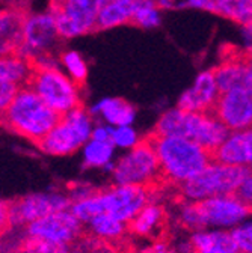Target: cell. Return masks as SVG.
<instances>
[{
    "label": "cell",
    "mask_w": 252,
    "mask_h": 253,
    "mask_svg": "<svg viewBox=\"0 0 252 253\" xmlns=\"http://www.w3.org/2000/svg\"><path fill=\"white\" fill-rule=\"evenodd\" d=\"M141 253H175V252L172 250V247L169 246V243H166L163 240H159V241H155L152 246L147 247Z\"/></svg>",
    "instance_id": "36"
},
{
    "label": "cell",
    "mask_w": 252,
    "mask_h": 253,
    "mask_svg": "<svg viewBox=\"0 0 252 253\" xmlns=\"http://www.w3.org/2000/svg\"><path fill=\"white\" fill-rule=\"evenodd\" d=\"M59 119L60 116L51 110L32 89L21 86L5 113L0 116V125L37 145L47 136Z\"/></svg>",
    "instance_id": "3"
},
{
    "label": "cell",
    "mask_w": 252,
    "mask_h": 253,
    "mask_svg": "<svg viewBox=\"0 0 252 253\" xmlns=\"http://www.w3.org/2000/svg\"><path fill=\"white\" fill-rule=\"evenodd\" d=\"M154 190L142 185H115L104 192H91L71 204L70 211L80 223L99 214H109L124 223L129 221L151 201Z\"/></svg>",
    "instance_id": "1"
},
{
    "label": "cell",
    "mask_w": 252,
    "mask_h": 253,
    "mask_svg": "<svg viewBox=\"0 0 252 253\" xmlns=\"http://www.w3.org/2000/svg\"><path fill=\"white\" fill-rule=\"evenodd\" d=\"M83 223L70 211L51 212L43 218L26 225V237L73 246L83 235Z\"/></svg>",
    "instance_id": "12"
},
{
    "label": "cell",
    "mask_w": 252,
    "mask_h": 253,
    "mask_svg": "<svg viewBox=\"0 0 252 253\" xmlns=\"http://www.w3.org/2000/svg\"><path fill=\"white\" fill-rule=\"evenodd\" d=\"M30 73L24 83L32 89L38 97L59 116L83 107L80 89L57 67H44L37 63H29Z\"/></svg>",
    "instance_id": "5"
},
{
    "label": "cell",
    "mask_w": 252,
    "mask_h": 253,
    "mask_svg": "<svg viewBox=\"0 0 252 253\" xmlns=\"http://www.w3.org/2000/svg\"><path fill=\"white\" fill-rule=\"evenodd\" d=\"M2 250H3V244H2V241H0V253H2Z\"/></svg>",
    "instance_id": "39"
},
{
    "label": "cell",
    "mask_w": 252,
    "mask_h": 253,
    "mask_svg": "<svg viewBox=\"0 0 252 253\" xmlns=\"http://www.w3.org/2000/svg\"><path fill=\"white\" fill-rule=\"evenodd\" d=\"M219 93L233 89H251V50L236 45H224L220 48V63L211 70Z\"/></svg>",
    "instance_id": "11"
},
{
    "label": "cell",
    "mask_w": 252,
    "mask_h": 253,
    "mask_svg": "<svg viewBox=\"0 0 252 253\" xmlns=\"http://www.w3.org/2000/svg\"><path fill=\"white\" fill-rule=\"evenodd\" d=\"M217 97L219 90L216 87L211 70L204 71L197 77L194 86L181 95L178 109L194 113H211Z\"/></svg>",
    "instance_id": "18"
},
{
    "label": "cell",
    "mask_w": 252,
    "mask_h": 253,
    "mask_svg": "<svg viewBox=\"0 0 252 253\" xmlns=\"http://www.w3.org/2000/svg\"><path fill=\"white\" fill-rule=\"evenodd\" d=\"M228 134L230 130L213 113H194L183 110L178 137L200 145L207 152H213Z\"/></svg>",
    "instance_id": "14"
},
{
    "label": "cell",
    "mask_w": 252,
    "mask_h": 253,
    "mask_svg": "<svg viewBox=\"0 0 252 253\" xmlns=\"http://www.w3.org/2000/svg\"><path fill=\"white\" fill-rule=\"evenodd\" d=\"M251 214V207L243 204L234 195L207 198L198 202L181 204L180 223L194 232L204 231L208 226L234 228L243 223Z\"/></svg>",
    "instance_id": "4"
},
{
    "label": "cell",
    "mask_w": 252,
    "mask_h": 253,
    "mask_svg": "<svg viewBox=\"0 0 252 253\" xmlns=\"http://www.w3.org/2000/svg\"><path fill=\"white\" fill-rule=\"evenodd\" d=\"M112 173L116 185H142L154 192L165 185L155 151L147 136L139 139L132 151L113 165Z\"/></svg>",
    "instance_id": "7"
},
{
    "label": "cell",
    "mask_w": 252,
    "mask_h": 253,
    "mask_svg": "<svg viewBox=\"0 0 252 253\" xmlns=\"http://www.w3.org/2000/svg\"><path fill=\"white\" fill-rule=\"evenodd\" d=\"M115 146L110 142L88 140L83 145L85 165L88 168H106L112 162Z\"/></svg>",
    "instance_id": "26"
},
{
    "label": "cell",
    "mask_w": 252,
    "mask_h": 253,
    "mask_svg": "<svg viewBox=\"0 0 252 253\" xmlns=\"http://www.w3.org/2000/svg\"><path fill=\"white\" fill-rule=\"evenodd\" d=\"M211 113L222 122L230 131L249 128L252 121V93L251 89H233L219 97L211 109Z\"/></svg>",
    "instance_id": "15"
},
{
    "label": "cell",
    "mask_w": 252,
    "mask_h": 253,
    "mask_svg": "<svg viewBox=\"0 0 252 253\" xmlns=\"http://www.w3.org/2000/svg\"><path fill=\"white\" fill-rule=\"evenodd\" d=\"M70 250L71 246L68 244L46 241L34 237H26L17 247V253H70Z\"/></svg>",
    "instance_id": "29"
},
{
    "label": "cell",
    "mask_w": 252,
    "mask_h": 253,
    "mask_svg": "<svg viewBox=\"0 0 252 253\" xmlns=\"http://www.w3.org/2000/svg\"><path fill=\"white\" fill-rule=\"evenodd\" d=\"M234 196L237 199H240L243 204H246V205L251 207V201H252V178H251V175L243 179V182L236 190Z\"/></svg>",
    "instance_id": "33"
},
{
    "label": "cell",
    "mask_w": 252,
    "mask_h": 253,
    "mask_svg": "<svg viewBox=\"0 0 252 253\" xmlns=\"http://www.w3.org/2000/svg\"><path fill=\"white\" fill-rule=\"evenodd\" d=\"M86 223L89 225V234L92 237L106 243L116 244L127 234V223L109 214H99L88 220Z\"/></svg>",
    "instance_id": "22"
},
{
    "label": "cell",
    "mask_w": 252,
    "mask_h": 253,
    "mask_svg": "<svg viewBox=\"0 0 252 253\" xmlns=\"http://www.w3.org/2000/svg\"><path fill=\"white\" fill-rule=\"evenodd\" d=\"M116 2H130V3H135L138 0H116Z\"/></svg>",
    "instance_id": "38"
},
{
    "label": "cell",
    "mask_w": 252,
    "mask_h": 253,
    "mask_svg": "<svg viewBox=\"0 0 252 253\" xmlns=\"http://www.w3.org/2000/svg\"><path fill=\"white\" fill-rule=\"evenodd\" d=\"M213 2L214 0H187L189 5L197 6V8H202V9H208V11L213 9Z\"/></svg>",
    "instance_id": "37"
},
{
    "label": "cell",
    "mask_w": 252,
    "mask_h": 253,
    "mask_svg": "<svg viewBox=\"0 0 252 253\" xmlns=\"http://www.w3.org/2000/svg\"><path fill=\"white\" fill-rule=\"evenodd\" d=\"M135 3L130 2H116V0H107L106 5L100 9L97 21H96V29L94 32L99 30H106L124 23H130L133 11H135Z\"/></svg>",
    "instance_id": "23"
},
{
    "label": "cell",
    "mask_w": 252,
    "mask_h": 253,
    "mask_svg": "<svg viewBox=\"0 0 252 253\" xmlns=\"http://www.w3.org/2000/svg\"><path fill=\"white\" fill-rule=\"evenodd\" d=\"M166 223L168 214L165 208L159 204L148 202L127 223V232L159 241L165 235Z\"/></svg>",
    "instance_id": "19"
},
{
    "label": "cell",
    "mask_w": 252,
    "mask_h": 253,
    "mask_svg": "<svg viewBox=\"0 0 252 253\" xmlns=\"http://www.w3.org/2000/svg\"><path fill=\"white\" fill-rule=\"evenodd\" d=\"M211 12L230 18L242 26L251 27L252 2L251 0H214Z\"/></svg>",
    "instance_id": "25"
},
{
    "label": "cell",
    "mask_w": 252,
    "mask_h": 253,
    "mask_svg": "<svg viewBox=\"0 0 252 253\" xmlns=\"http://www.w3.org/2000/svg\"><path fill=\"white\" fill-rule=\"evenodd\" d=\"M12 228L9 220V202L0 201V237H3Z\"/></svg>",
    "instance_id": "34"
},
{
    "label": "cell",
    "mask_w": 252,
    "mask_h": 253,
    "mask_svg": "<svg viewBox=\"0 0 252 253\" xmlns=\"http://www.w3.org/2000/svg\"><path fill=\"white\" fill-rule=\"evenodd\" d=\"M130 23L139 27H154L159 24V8H157L154 0H138Z\"/></svg>",
    "instance_id": "28"
},
{
    "label": "cell",
    "mask_w": 252,
    "mask_h": 253,
    "mask_svg": "<svg viewBox=\"0 0 252 253\" xmlns=\"http://www.w3.org/2000/svg\"><path fill=\"white\" fill-rule=\"evenodd\" d=\"M107 0H50V14L62 38L94 34L100 9Z\"/></svg>",
    "instance_id": "10"
},
{
    "label": "cell",
    "mask_w": 252,
    "mask_h": 253,
    "mask_svg": "<svg viewBox=\"0 0 252 253\" xmlns=\"http://www.w3.org/2000/svg\"><path fill=\"white\" fill-rule=\"evenodd\" d=\"M29 14L27 3H15L0 11V57L21 54L23 26Z\"/></svg>",
    "instance_id": "16"
},
{
    "label": "cell",
    "mask_w": 252,
    "mask_h": 253,
    "mask_svg": "<svg viewBox=\"0 0 252 253\" xmlns=\"http://www.w3.org/2000/svg\"><path fill=\"white\" fill-rule=\"evenodd\" d=\"M91 131L92 121L85 107H79L60 116L57 124L37 145L46 154L65 157L80 149L89 140Z\"/></svg>",
    "instance_id": "9"
},
{
    "label": "cell",
    "mask_w": 252,
    "mask_h": 253,
    "mask_svg": "<svg viewBox=\"0 0 252 253\" xmlns=\"http://www.w3.org/2000/svg\"><path fill=\"white\" fill-rule=\"evenodd\" d=\"M21 86L12 84V83H0V116H2L9 106L11 100L14 98V95Z\"/></svg>",
    "instance_id": "32"
},
{
    "label": "cell",
    "mask_w": 252,
    "mask_h": 253,
    "mask_svg": "<svg viewBox=\"0 0 252 253\" xmlns=\"http://www.w3.org/2000/svg\"><path fill=\"white\" fill-rule=\"evenodd\" d=\"M251 175V168L225 166L208 163L201 172L178 185L181 198L187 202H198L207 198L234 195L239 185Z\"/></svg>",
    "instance_id": "6"
},
{
    "label": "cell",
    "mask_w": 252,
    "mask_h": 253,
    "mask_svg": "<svg viewBox=\"0 0 252 253\" xmlns=\"http://www.w3.org/2000/svg\"><path fill=\"white\" fill-rule=\"evenodd\" d=\"M139 142V136L136 130H133L130 125L124 126H113L110 134V143L119 148H133Z\"/></svg>",
    "instance_id": "30"
},
{
    "label": "cell",
    "mask_w": 252,
    "mask_h": 253,
    "mask_svg": "<svg viewBox=\"0 0 252 253\" xmlns=\"http://www.w3.org/2000/svg\"><path fill=\"white\" fill-rule=\"evenodd\" d=\"M230 235L240 253H252V231L251 223H240L230 231Z\"/></svg>",
    "instance_id": "31"
},
{
    "label": "cell",
    "mask_w": 252,
    "mask_h": 253,
    "mask_svg": "<svg viewBox=\"0 0 252 253\" xmlns=\"http://www.w3.org/2000/svg\"><path fill=\"white\" fill-rule=\"evenodd\" d=\"M94 112L112 126L132 125L136 118V109L122 98H106L94 107Z\"/></svg>",
    "instance_id": "21"
},
{
    "label": "cell",
    "mask_w": 252,
    "mask_h": 253,
    "mask_svg": "<svg viewBox=\"0 0 252 253\" xmlns=\"http://www.w3.org/2000/svg\"><path fill=\"white\" fill-rule=\"evenodd\" d=\"M160 166L162 179L166 184L180 185L211 163L210 152L200 145L177 136L147 134Z\"/></svg>",
    "instance_id": "2"
},
{
    "label": "cell",
    "mask_w": 252,
    "mask_h": 253,
    "mask_svg": "<svg viewBox=\"0 0 252 253\" xmlns=\"http://www.w3.org/2000/svg\"><path fill=\"white\" fill-rule=\"evenodd\" d=\"M213 163L225 166L251 168L252 160V133L249 128L230 131L225 140L213 152H210Z\"/></svg>",
    "instance_id": "17"
},
{
    "label": "cell",
    "mask_w": 252,
    "mask_h": 253,
    "mask_svg": "<svg viewBox=\"0 0 252 253\" xmlns=\"http://www.w3.org/2000/svg\"><path fill=\"white\" fill-rule=\"evenodd\" d=\"M62 37L56 29L53 15L49 14H29L23 26L21 56L29 63L44 67H56V53H62Z\"/></svg>",
    "instance_id": "8"
},
{
    "label": "cell",
    "mask_w": 252,
    "mask_h": 253,
    "mask_svg": "<svg viewBox=\"0 0 252 253\" xmlns=\"http://www.w3.org/2000/svg\"><path fill=\"white\" fill-rule=\"evenodd\" d=\"M29 73V62L21 54L0 57V83H12L24 86Z\"/></svg>",
    "instance_id": "24"
},
{
    "label": "cell",
    "mask_w": 252,
    "mask_h": 253,
    "mask_svg": "<svg viewBox=\"0 0 252 253\" xmlns=\"http://www.w3.org/2000/svg\"><path fill=\"white\" fill-rule=\"evenodd\" d=\"M71 199L59 193H37L9 202V220L12 226H26L51 212L65 211Z\"/></svg>",
    "instance_id": "13"
},
{
    "label": "cell",
    "mask_w": 252,
    "mask_h": 253,
    "mask_svg": "<svg viewBox=\"0 0 252 253\" xmlns=\"http://www.w3.org/2000/svg\"><path fill=\"white\" fill-rule=\"evenodd\" d=\"M187 247L189 253H240L228 231H197Z\"/></svg>",
    "instance_id": "20"
},
{
    "label": "cell",
    "mask_w": 252,
    "mask_h": 253,
    "mask_svg": "<svg viewBox=\"0 0 252 253\" xmlns=\"http://www.w3.org/2000/svg\"><path fill=\"white\" fill-rule=\"evenodd\" d=\"M110 134H112V126L97 125L96 128H92L89 140H96V142H110Z\"/></svg>",
    "instance_id": "35"
},
{
    "label": "cell",
    "mask_w": 252,
    "mask_h": 253,
    "mask_svg": "<svg viewBox=\"0 0 252 253\" xmlns=\"http://www.w3.org/2000/svg\"><path fill=\"white\" fill-rule=\"evenodd\" d=\"M59 60L70 73V77H71L70 80L79 89H83L86 84V80H88V67H86V62L83 60V57L77 51L68 50V51H62L59 54Z\"/></svg>",
    "instance_id": "27"
}]
</instances>
